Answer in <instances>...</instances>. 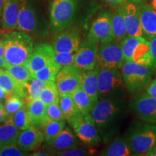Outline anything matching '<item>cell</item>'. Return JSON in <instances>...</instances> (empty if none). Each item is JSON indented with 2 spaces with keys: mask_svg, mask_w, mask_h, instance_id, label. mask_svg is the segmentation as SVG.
Masks as SVG:
<instances>
[{
  "mask_svg": "<svg viewBox=\"0 0 156 156\" xmlns=\"http://www.w3.org/2000/svg\"><path fill=\"white\" fill-rule=\"evenodd\" d=\"M139 9L142 36L151 40L156 37V11L145 4L139 5Z\"/></svg>",
  "mask_w": 156,
  "mask_h": 156,
  "instance_id": "cell-19",
  "label": "cell"
},
{
  "mask_svg": "<svg viewBox=\"0 0 156 156\" xmlns=\"http://www.w3.org/2000/svg\"><path fill=\"white\" fill-rule=\"evenodd\" d=\"M58 106L65 120H69L78 116L81 113L78 110L71 95H59Z\"/></svg>",
  "mask_w": 156,
  "mask_h": 156,
  "instance_id": "cell-32",
  "label": "cell"
},
{
  "mask_svg": "<svg viewBox=\"0 0 156 156\" xmlns=\"http://www.w3.org/2000/svg\"><path fill=\"white\" fill-rule=\"evenodd\" d=\"M98 43L89 37L80 43L76 51L74 65L81 71L92 70L97 66Z\"/></svg>",
  "mask_w": 156,
  "mask_h": 156,
  "instance_id": "cell-11",
  "label": "cell"
},
{
  "mask_svg": "<svg viewBox=\"0 0 156 156\" xmlns=\"http://www.w3.org/2000/svg\"><path fill=\"white\" fill-rule=\"evenodd\" d=\"M39 98L43 101L46 106L54 103H58L59 93L54 81L48 82L46 87L41 93Z\"/></svg>",
  "mask_w": 156,
  "mask_h": 156,
  "instance_id": "cell-33",
  "label": "cell"
},
{
  "mask_svg": "<svg viewBox=\"0 0 156 156\" xmlns=\"http://www.w3.org/2000/svg\"><path fill=\"white\" fill-rule=\"evenodd\" d=\"M121 69L126 89L129 93L147 88L151 82L153 69L151 67L134 62H124Z\"/></svg>",
  "mask_w": 156,
  "mask_h": 156,
  "instance_id": "cell-7",
  "label": "cell"
},
{
  "mask_svg": "<svg viewBox=\"0 0 156 156\" xmlns=\"http://www.w3.org/2000/svg\"><path fill=\"white\" fill-rule=\"evenodd\" d=\"M103 142H108L119 129L124 119L126 107L121 100L100 99L90 113Z\"/></svg>",
  "mask_w": 156,
  "mask_h": 156,
  "instance_id": "cell-1",
  "label": "cell"
},
{
  "mask_svg": "<svg viewBox=\"0 0 156 156\" xmlns=\"http://www.w3.org/2000/svg\"><path fill=\"white\" fill-rule=\"evenodd\" d=\"M127 36H142L139 5L130 2L123 6Z\"/></svg>",
  "mask_w": 156,
  "mask_h": 156,
  "instance_id": "cell-17",
  "label": "cell"
},
{
  "mask_svg": "<svg viewBox=\"0 0 156 156\" xmlns=\"http://www.w3.org/2000/svg\"><path fill=\"white\" fill-rule=\"evenodd\" d=\"M5 69L8 72L15 81L21 86H24L25 84L33 77L32 73L24 64H5Z\"/></svg>",
  "mask_w": 156,
  "mask_h": 156,
  "instance_id": "cell-29",
  "label": "cell"
},
{
  "mask_svg": "<svg viewBox=\"0 0 156 156\" xmlns=\"http://www.w3.org/2000/svg\"><path fill=\"white\" fill-rule=\"evenodd\" d=\"M28 152L23 151L17 145H7L0 148V156H22L27 155Z\"/></svg>",
  "mask_w": 156,
  "mask_h": 156,
  "instance_id": "cell-39",
  "label": "cell"
},
{
  "mask_svg": "<svg viewBox=\"0 0 156 156\" xmlns=\"http://www.w3.org/2000/svg\"><path fill=\"white\" fill-rule=\"evenodd\" d=\"M130 108L142 122L156 125V98L147 93L136 95L130 101Z\"/></svg>",
  "mask_w": 156,
  "mask_h": 156,
  "instance_id": "cell-10",
  "label": "cell"
},
{
  "mask_svg": "<svg viewBox=\"0 0 156 156\" xmlns=\"http://www.w3.org/2000/svg\"><path fill=\"white\" fill-rule=\"evenodd\" d=\"M80 45V34L78 28L70 26L54 34L51 46L55 52L76 53Z\"/></svg>",
  "mask_w": 156,
  "mask_h": 156,
  "instance_id": "cell-12",
  "label": "cell"
},
{
  "mask_svg": "<svg viewBox=\"0 0 156 156\" xmlns=\"http://www.w3.org/2000/svg\"><path fill=\"white\" fill-rule=\"evenodd\" d=\"M52 155H62V156H84L87 155V152L83 148H72V149L63 150L51 152Z\"/></svg>",
  "mask_w": 156,
  "mask_h": 156,
  "instance_id": "cell-41",
  "label": "cell"
},
{
  "mask_svg": "<svg viewBox=\"0 0 156 156\" xmlns=\"http://www.w3.org/2000/svg\"><path fill=\"white\" fill-rule=\"evenodd\" d=\"M132 62L151 67L152 58L150 49V41L144 37L134 48Z\"/></svg>",
  "mask_w": 156,
  "mask_h": 156,
  "instance_id": "cell-26",
  "label": "cell"
},
{
  "mask_svg": "<svg viewBox=\"0 0 156 156\" xmlns=\"http://www.w3.org/2000/svg\"><path fill=\"white\" fill-rule=\"evenodd\" d=\"M6 96H7V92L2 87H0V102H2V101H5Z\"/></svg>",
  "mask_w": 156,
  "mask_h": 156,
  "instance_id": "cell-48",
  "label": "cell"
},
{
  "mask_svg": "<svg viewBox=\"0 0 156 156\" xmlns=\"http://www.w3.org/2000/svg\"><path fill=\"white\" fill-rule=\"evenodd\" d=\"M5 64L6 62L5 61V59H4L3 56H0V69H4V68H5Z\"/></svg>",
  "mask_w": 156,
  "mask_h": 156,
  "instance_id": "cell-51",
  "label": "cell"
},
{
  "mask_svg": "<svg viewBox=\"0 0 156 156\" xmlns=\"http://www.w3.org/2000/svg\"><path fill=\"white\" fill-rule=\"evenodd\" d=\"M9 116L5 109V105L3 104L2 102H0V124L7 121Z\"/></svg>",
  "mask_w": 156,
  "mask_h": 156,
  "instance_id": "cell-44",
  "label": "cell"
},
{
  "mask_svg": "<svg viewBox=\"0 0 156 156\" xmlns=\"http://www.w3.org/2000/svg\"><path fill=\"white\" fill-rule=\"evenodd\" d=\"M0 87L7 92V96H19L24 98V86L18 85L5 68L0 69Z\"/></svg>",
  "mask_w": 156,
  "mask_h": 156,
  "instance_id": "cell-24",
  "label": "cell"
},
{
  "mask_svg": "<svg viewBox=\"0 0 156 156\" xmlns=\"http://www.w3.org/2000/svg\"><path fill=\"white\" fill-rule=\"evenodd\" d=\"M146 93L156 98V79L150 83L146 88Z\"/></svg>",
  "mask_w": 156,
  "mask_h": 156,
  "instance_id": "cell-43",
  "label": "cell"
},
{
  "mask_svg": "<svg viewBox=\"0 0 156 156\" xmlns=\"http://www.w3.org/2000/svg\"><path fill=\"white\" fill-rule=\"evenodd\" d=\"M46 115L50 119L64 120V116L58 106V103H54L46 106Z\"/></svg>",
  "mask_w": 156,
  "mask_h": 156,
  "instance_id": "cell-40",
  "label": "cell"
},
{
  "mask_svg": "<svg viewBox=\"0 0 156 156\" xmlns=\"http://www.w3.org/2000/svg\"><path fill=\"white\" fill-rule=\"evenodd\" d=\"M20 130L16 127L10 117H8L7 121L0 124V148L7 145H17Z\"/></svg>",
  "mask_w": 156,
  "mask_h": 156,
  "instance_id": "cell-23",
  "label": "cell"
},
{
  "mask_svg": "<svg viewBox=\"0 0 156 156\" xmlns=\"http://www.w3.org/2000/svg\"><path fill=\"white\" fill-rule=\"evenodd\" d=\"M103 156H129L134 155L125 139L116 138L101 152Z\"/></svg>",
  "mask_w": 156,
  "mask_h": 156,
  "instance_id": "cell-27",
  "label": "cell"
},
{
  "mask_svg": "<svg viewBox=\"0 0 156 156\" xmlns=\"http://www.w3.org/2000/svg\"><path fill=\"white\" fill-rule=\"evenodd\" d=\"M21 0H4L1 31L10 32L15 30L20 7Z\"/></svg>",
  "mask_w": 156,
  "mask_h": 156,
  "instance_id": "cell-18",
  "label": "cell"
},
{
  "mask_svg": "<svg viewBox=\"0 0 156 156\" xmlns=\"http://www.w3.org/2000/svg\"><path fill=\"white\" fill-rule=\"evenodd\" d=\"M87 37L98 44L114 41L111 15L108 12L101 13L95 19L90 28Z\"/></svg>",
  "mask_w": 156,
  "mask_h": 156,
  "instance_id": "cell-14",
  "label": "cell"
},
{
  "mask_svg": "<svg viewBox=\"0 0 156 156\" xmlns=\"http://www.w3.org/2000/svg\"><path fill=\"white\" fill-rule=\"evenodd\" d=\"M111 21H112V27L114 36V41L117 42H121L127 36L123 6L116 9L114 14L111 15Z\"/></svg>",
  "mask_w": 156,
  "mask_h": 156,
  "instance_id": "cell-25",
  "label": "cell"
},
{
  "mask_svg": "<svg viewBox=\"0 0 156 156\" xmlns=\"http://www.w3.org/2000/svg\"><path fill=\"white\" fill-rule=\"evenodd\" d=\"M60 69L61 68L53 62L52 63L46 65V67L38 70L33 75V77L45 82L55 81L56 76Z\"/></svg>",
  "mask_w": 156,
  "mask_h": 156,
  "instance_id": "cell-35",
  "label": "cell"
},
{
  "mask_svg": "<svg viewBox=\"0 0 156 156\" xmlns=\"http://www.w3.org/2000/svg\"><path fill=\"white\" fill-rule=\"evenodd\" d=\"M4 0H0V31L2 26V9H3Z\"/></svg>",
  "mask_w": 156,
  "mask_h": 156,
  "instance_id": "cell-50",
  "label": "cell"
},
{
  "mask_svg": "<svg viewBox=\"0 0 156 156\" xmlns=\"http://www.w3.org/2000/svg\"><path fill=\"white\" fill-rule=\"evenodd\" d=\"M79 145L80 142L74 134V132L69 126H65L64 129L54 138L53 141L48 143L50 147L49 153L51 154V152L53 151L75 148Z\"/></svg>",
  "mask_w": 156,
  "mask_h": 156,
  "instance_id": "cell-21",
  "label": "cell"
},
{
  "mask_svg": "<svg viewBox=\"0 0 156 156\" xmlns=\"http://www.w3.org/2000/svg\"><path fill=\"white\" fill-rule=\"evenodd\" d=\"M124 62V59L120 42L114 41L99 45L97 60L98 67L119 69L122 68Z\"/></svg>",
  "mask_w": 156,
  "mask_h": 156,
  "instance_id": "cell-9",
  "label": "cell"
},
{
  "mask_svg": "<svg viewBox=\"0 0 156 156\" xmlns=\"http://www.w3.org/2000/svg\"><path fill=\"white\" fill-rule=\"evenodd\" d=\"M16 29L38 38L48 34L49 20L39 0H21Z\"/></svg>",
  "mask_w": 156,
  "mask_h": 156,
  "instance_id": "cell-2",
  "label": "cell"
},
{
  "mask_svg": "<svg viewBox=\"0 0 156 156\" xmlns=\"http://www.w3.org/2000/svg\"><path fill=\"white\" fill-rule=\"evenodd\" d=\"M79 0H51L49 5L50 33L55 34L72 26Z\"/></svg>",
  "mask_w": 156,
  "mask_h": 156,
  "instance_id": "cell-5",
  "label": "cell"
},
{
  "mask_svg": "<svg viewBox=\"0 0 156 156\" xmlns=\"http://www.w3.org/2000/svg\"><path fill=\"white\" fill-rule=\"evenodd\" d=\"M65 126V119L53 120L48 119L41 126V129L44 134V141L48 144L64 129Z\"/></svg>",
  "mask_w": 156,
  "mask_h": 156,
  "instance_id": "cell-30",
  "label": "cell"
},
{
  "mask_svg": "<svg viewBox=\"0 0 156 156\" xmlns=\"http://www.w3.org/2000/svg\"><path fill=\"white\" fill-rule=\"evenodd\" d=\"M150 49L152 58V69L156 70V37L150 40Z\"/></svg>",
  "mask_w": 156,
  "mask_h": 156,
  "instance_id": "cell-42",
  "label": "cell"
},
{
  "mask_svg": "<svg viewBox=\"0 0 156 156\" xmlns=\"http://www.w3.org/2000/svg\"><path fill=\"white\" fill-rule=\"evenodd\" d=\"M143 36H126L120 42L124 62H132L133 51Z\"/></svg>",
  "mask_w": 156,
  "mask_h": 156,
  "instance_id": "cell-34",
  "label": "cell"
},
{
  "mask_svg": "<svg viewBox=\"0 0 156 156\" xmlns=\"http://www.w3.org/2000/svg\"><path fill=\"white\" fill-rule=\"evenodd\" d=\"M9 117L15 126L18 128L20 131L30 128L31 126L25 104L21 107L18 111H17L15 114L9 116Z\"/></svg>",
  "mask_w": 156,
  "mask_h": 156,
  "instance_id": "cell-36",
  "label": "cell"
},
{
  "mask_svg": "<svg viewBox=\"0 0 156 156\" xmlns=\"http://www.w3.org/2000/svg\"><path fill=\"white\" fill-rule=\"evenodd\" d=\"M76 136L82 142L89 146L98 145L102 141L90 114H79L67 121Z\"/></svg>",
  "mask_w": 156,
  "mask_h": 156,
  "instance_id": "cell-8",
  "label": "cell"
},
{
  "mask_svg": "<svg viewBox=\"0 0 156 156\" xmlns=\"http://www.w3.org/2000/svg\"><path fill=\"white\" fill-rule=\"evenodd\" d=\"M145 155L147 156H156V142L153 147L147 152V153L145 154Z\"/></svg>",
  "mask_w": 156,
  "mask_h": 156,
  "instance_id": "cell-46",
  "label": "cell"
},
{
  "mask_svg": "<svg viewBox=\"0 0 156 156\" xmlns=\"http://www.w3.org/2000/svg\"><path fill=\"white\" fill-rule=\"evenodd\" d=\"M4 52H5V45H4L3 39L2 36H0V56H4Z\"/></svg>",
  "mask_w": 156,
  "mask_h": 156,
  "instance_id": "cell-49",
  "label": "cell"
},
{
  "mask_svg": "<svg viewBox=\"0 0 156 156\" xmlns=\"http://www.w3.org/2000/svg\"><path fill=\"white\" fill-rule=\"evenodd\" d=\"M30 155H35V156H48V155H51V154L50 153H47L46 151H38L34 152V153L31 154Z\"/></svg>",
  "mask_w": 156,
  "mask_h": 156,
  "instance_id": "cell-47",
  "label": "cell"
},
{
  "mask_svg": "<svg viewBox=\"0 0 156 156\" xmlns=\"http://www.w3.org/2000/svg\"><path fill=\"white\" fill-rule=\"evenodd\" d=\"M5 101L4 105L9 116L15 114L25 105V99L19 96H7Z\"/></svg>",
  "mask_w": 156,
  "mask_h": 156,
  "instance_id": "cell-37",
  "label": "cell"
},
{
  "mask_svg": "<svg viewBox=\"0 0 156 156\" xmlns=\"http://www.w3.org/2000/svg\"><path fill=\"white\" fill-rule=\"evenodd\" d=\"M80 70L75 65L66 66L61 68L55 78V83L59 95H71L80 85Z\"/></svg>",
  "mask_w": 156,
  "mask_h": 156,
  "instance_id": "cell-13",
  "label": "cell"
},
{
  "mask_svg": "<svg viewBox=\"0 0 156 156\" xmlns=\"http://www.w3.org/2000/svg\"><path fill=\"white\" fill-rule=\"evenodd\" d=\"M44 142V132L40 129L30 126L20 132L17 140V145L26 152L38 149Z\"/></svg>",
  "mask_w": 156,
  "mask_h": 156,
  "instance_id": "cell-16",
  "label": "cell"
},
{
  "mask_svg": "<svg viewBox=\"0 0 156 156\" xmlns=\"http://www.w3.org/2000/svg\"><path fill=\"white\" fill-rule=\"evenodd\" d=\"M124 139L134 155H145L156 142V125L145 122L136 123Z\"/></svg>",
  "mask_w": 156,
  "mask_h": 156,
  "instance_id": "cell-4",
  "label": "cell"
},
{
  "mask_svg": "<svg viewBox=\"0 0 156 156\" xmlns=\"http://www.w3.org/2000/svg\"><path fill=\"white\" fill-rule=\"evenodd\" d=\"M122 74L117 69L98 68V99L120 100L124 93Z\"/></svg>",
  "mask_w": 156,
  "mask_h": 156,
  "instance_id": "cell-6",
  "label": "cell"
},
{
  "mask_svg": "<svg viewBox=\"0 0 156 156\" xmlns=\"http://www.w3.org/2000/svg\"><path fill=\"white\" fill-rule=\"evenodd\" d=\"M47 83L48 82L42 81L38 78L33 77L25 84L23 87L25 101L39 98L41 93L46 87Z\"/></svg>",
  "mask_w": 156,
  "mask_h": 156,
  "instance_id": "cell-31",
  "label": "cell"
},
{
  "mask_svg": "<svg viewBox=\"0 0 156 156\" xmlns=\"http://www.w3.org/2000/svg\"><path fill=\"white\" fill-rule=\"evenodd\" d=\"M25 104L31 126L41 128L44 123L48 119L46 115V105L40 98L26 100L25 101Z\"/></svg>",
  "mask_w": 156,
  "mask_h": 156,
  "instance_id": "cell-20",
  "label": "cell"
},
{
  "mask_svg": "<svg viewBox=\"0 0 156 156\" xmlns=\"http://www.w3.org/2000/svg\"><path fill=\"white\" fill-rule=\"evenodd\" d=\"M5 45L4 59L7 64H25L35 48L32 36L21 30H12L2 35Z\"/></svg>",
  "mask_w": 156,
  "mask_h": 156,
  "instance_id": "cell-3",
  "label": "cell"
},
{
  "mask_svg": "<svg viewBox=\"0 0 156 156\" xmlns=\"http://www.w3.org/2000/svg\"><path fill=\"white\" fill-rule=\"evenodd\" d=\"M98 67L96 66L95 69L92 70L81 71L80 74V86L94 103H96L99 100L98 90Z\"/></svg>",
  "mask_w": 156,
  "mask_h": 156,
  "instance_id": "cell-22",
  "label": "cell"
},
{
  "mask_svg": "<svg viewBox=\"0 0 156 156\" xmlns=\"http://www.w3.org/2000/svg\"><path fill=\"white\" fill-rule=\"evenodd\" d=\"M54 52L51 45L41 43L35 46L30 57L24 65L34 75L38 70L53 62Z\"/></svg>",
  "mask_w": 156,
  "mask_h": 156,
  "instance_id": "cell-15",
  "label": "cell"
},
{
  "mask_svg": "<svg viewBox=\"0 0 156 156\" xmlns=\"http://www.w3.org/2000/svg\"><path fill=\"white\" fill-rule=\"evenodd\" d=\"M75 53L67 52H54L53 62L62 68L66 66L74 65L75 64Z\"/></svg>",
  "mask_w": 156,
  "mask_h": 156,
  "instance_id": "cell-38",
  "label": "cell"
},
{
  "mask_svg": "<svg viewBox=\"0 0 156 156\" xmlns=\"http://www.w3.org/2000/svg\"><path fill=\"white\" fill-rule=\"evenodd\" d=\"M151 7L154 9V10L156 11V0H152Z\"/></svg>",
  "mask_w": 156,
  "mask_h": 156,
  "instance_id": "cell-52",
  "label": "cell"
},
{
  "mask_svg": "<svg viewBox=\"0 0 156 156\" xmlns=\"http://www.w3.org/2000/svg\"><path fill=\"white\" fill-rule=\"evenodd\" d=\"M106 3H108V5L112 6H118L122 4L123 2H124L125 0H104Z\"/></svg>",
  "mask_w": 156,
  "mask_h": 156,
  "instance_id": "cell-45",
  "label": "cell"
},
{
  "mask_svg": "<svg viewBox=\"0 0 156 156\" xmlns=\"http://www.w3.org/2000/svg\"><path fill=\"white\" fill-rule=\"evenodd\" d=\"M71 96L78 110L83 115L90 114L93 107L95 104L88 96V95L83 90L80 85L72 93Z\"/></svg>",
  "mask_w": 156,
  "mask_h": 156,
  "instance_id": "cell-28",
  "label": "cell"
}]
</instances>
